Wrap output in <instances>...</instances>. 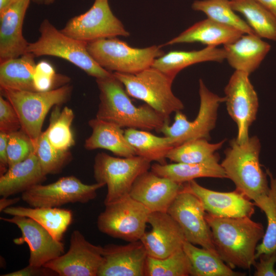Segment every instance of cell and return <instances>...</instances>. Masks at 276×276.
Returning a JSON list of instances; mask_svg holds the SVG:
<instances>
[{
  "mask_svg": "<svg viewBox=\"0 0 276 276\" xmlns=\"http://www.w3.org/2000/svg\"><path fill=\"white\" fill-rule=\"evenodd\" d=\"M216 250L233 269H249L254 266L258 242L265 231L262 223L250 217L224 218L205 215Z\"/></svg>",
  "mask_w": 276,
  "mask_h": 276,
  "instance_id": "1",
  "label": "cell"
},
{
  "mask_svg": "<svg viewBox=\"0 0 276 276\" xmlns=\"http://www.w3.org/2000/svg\"><path fill=\"white\" fill-rule=\"evenodd\" d=\"M100 103L96 118L118 126L160 131L167 121L147 104L135 106L123 84L113 75L96 79ZM169 122V121H168Z\"/></svg>",
  "mask_w": 276,
  "mask_h": 276,
  "instance_id": "2",
  "label": "cell"
},
{
  "mask_svg": "<svg viewBox=\"0 0 276 276\" xmlns=\"http://www.w3.org/2000/svg\"><path fill=\"white\" fill-rule=\"evenodd\" d=\"M261 145L257 136L239 143L236 139L230 142L220 164L227 178L231 179L236 190L243 193L257 206L269 194L266 172L261 168L259 155Z\"/></svg>",
  "mask_w": 276,
  "mask_h": 276,
  "instance_id": "3",
  "label": "cell"
},
{
  "mask_svg": "<svg viewBox=\"0 0 276 276\" xmlns=\"http://www.w3.org/2000/svg\"><path fill=\"white\" fill-rule=\"evenodd\" d=\"M40 37L29 43L27 53L35 57L52 56L65 59L96 79L112 75L99 65L88 53L87 42L71 37L58 30L48 19L41 23Z\"/></svg>",
  "mask_w": 276,
  "mask_h": 276,
  "instance_id": "4",
  "label": "cell"
},
{
  "mask_svg": "<svg viewBox=\"0 0 276 276\" xmlns=\"http://www.w3.org/2000/svg\"><path fill=\"white\" fill-rule=\"evenodd\" d=\"M113 75L123 84L128 95L142 100L170 121V116L184 108L172 90L174 80L152 66L134 74L117 72Z\"/></svg>",
  "mask_w": 276,
  "mask_h": 276,
  "instance_id": "5",
  "label": "cell"
},
{
  "mask_svg": "<svg viewBox=\"0 0 276 276\" xmlns=\"http://www.w3.org/2000/svg\"><path fill=\"white\" fill-rule=\"evenodd\" d=\"M161 45L133 48L117 37L87 42L88 53L102 67L112 73L134 74L151 67L164 54Z\"/></svg>",
  "mask_w": 276,
  "mask_h": 276,
  "instance_id": "6",
  "label": "cell"
},
{
  "mask_svg": "<svg viewBox=\"0 0 276 276\" xmlns=\"http://www.w3.org/2000/svg\"><path fill=\"white\" fill-rule=\"evenodd\" d=\"M2 96L11 103L16 111L21 129L30 137L35 148L41 135L42 126L49 111L70 99L72 87L66 84L47 91L1 89Z\"/></svg>",
  "mask_w": 276,
  "mask_h": 276,
  "instance_id": "7",
  "label": "cell"
},
{
  "mask_svg": "<svg viewBox=\"0 0 276 276\" xmlns=\"http://www.w3.org/2000/svg\"><path fill=\"white\" fill-rule=\"evenodd\" d=\"M151 163L137 155L117 157L104 152L98 153L94 160V176L96 182L107 186L104 205L129 196L134 181L150 169Z\"/></svg>",
  "mask_w": 276,
  "mask_h": 276,
  "instance_id": "8",
  "label": "cell"
},
{
  "mask_svg": "<svg viewBox=\"0 0 276 276\" xmlns=\"http://www.w3.org/2000/svg\"><path fill=\"white\" fill-rule=\"evenodd\" d=\"M199 95L200 106L194 120H188L181 111H178L173 124L170 125L169 122H166L160 131L172 140L174 147L194 139H210V132L216 126L219 106L225 102V98L210 91L201 79Z\"/></svg>",
  "mask_w": 276,
  "mask_h": 276,
  "instance_id": "9",
  "label": "cell"
},
{
  "mask_svg": "<svg viewBox=\"0 0 276 276\" xmlns=\"http://www.w3.org/2000/svg\"><path fill=\"white\" fill-rule=\"evenodd\" d=\"M105 206L97 221L101 232L129 242L140 240L150 213L144 205L129 196Z\"/></svg>",
  "mask_w": 276,
  "mask_h": 276,
  "instance_id": "10",
  "label": "cell"
},
{
  "mask_svg": "<svg viewBox=\"0 0 276 276\" xmlns=\"http://www.w3.org/2000/svg\"><path fill=\"white\" fill-rule=\"evenodd\" d=\"M103 183L87 185L74 176L60 178L48 185L38 184L22 193L21 198L31 207H59L69 203H85L97 197Z\"/></svg>",
  "mask_w": 276,
  "mask_h": 276,
  "instance_id": "11",
  "label": "cell"
},
{
  "mask_svg": "<svg viewBox=\"0 0 276 276\" xmlns=\"http://www.w3.org/2000/svg\"><path fill=\"white\" fill-rule=\"evenodd\" d=\"M61 31L86 42L130 35L113 14L108 0H95L88 11L72 18Z\"/></svg>",
  "mask_w": 276,
  "mask_h": 276,
  "instance_id": "12",
  "label": "cell"
},
{
  "mask_svg": "<svg viewBox=\"0 0 276 276\" xmlns=\"http://www.w3.org/2000/svg\"><path fill=\"white\" fill-rule=\"evenodd\" d=\"M249 76L235 71L224 87L227 111L237 126L236 139L240 143L249 137V128L256 119L259 107L258 95Z\"/></svg>",
  "mask_w": 276,
  "mask_h": 276,
  "instance_id": "13",
  "label": "cell"
},
{
  "mask_svg": "<svg viewBox=\"0 0 276 276\" xmlns=\"http://www.w3.org/2000/svg\"><path fill=\"white\" fill-rule=\"evenodd\" d=\"M167 212L182 229L186 240L201 247L217 251L205 212L200 200L184 187L177 195Z\"/></svg>",
  "mask_w": 276,
  "mask_h": 276,
  "instance_id": "14",
  "label": "cell"
},
{
  "mask_svg": "<svg viewBox=\"0 0 276 276\" xmlns=\"http://www.w3.org/2000/svg\"><path fill=\"white\" fill-rule=\"evenodd\" d=\"M103 260V246L88 241L78 230L70 237L67 252L43 266L60 276H97Z\"/></svg>",
  "mask_w": 276,
  "mask_h": 276,
  "instance_id": "15",
  "label": "cell"
},
{
  "mask_svg": "<svg viewBox=\"0 0 276 276\" xmlns=\"http://www.w3.org/2000/svg\"><path fill=\"white\" fill-rule=\"evenodd\" d=\"M1 219L16 225L21 236L14 240L18 245L26 243L30 250L29 264L43 266L48 262L64 254V245L56 239L42 226L31 218L20 216Z\"/></svg>",
  "mask_w": 276,
  "mask_h": 276,
  "instance_id": "16",
  "label": "cell"
},
{
  "mask_svg": "<svg viewBox=\"0 0 276 276\" xmlns=\"http://www.w3.org/2000/svg\"><path fill=\"white\" fill-rule=\"evenodd\" d=\"M148 224L151 229L145 231L140 239L148 256L163 258L182 248L186 240L183 233L167 212H150Z\"/></svg>",
  "mask_w": 276,
  "mask_h": 276,
  "instance_id": "17",
  "label": "cell"
},
{
  "mask_svg": "<svg viewBox=\"0 0 276 276\" xmlns=\"http://www.w3.org/2000/svg\"><path fill=\"white\" fill-rule=\"evenodd\" d=\"M184 187L194 194L202 203L205 212L224 218L251 217L255 204L240 192H222L206 189L195 180L184 183Z\"/></svg>",
  "mask_w": 276,
  "mask_h": 276,
  "instance_id": "18",
  "label": "cell"
},
{
  "mask_svg": "<svg viewBox=\"0 0 276 276\" xmlns=\"http://www.w3.org/2000/svg\"><path fill=\"white\" fill-rule=\"evenodd\" d=\"M147 257L140 240L125 245H106L97 276H145Z\"/></svg>",
  "mask_w": 276,
  "mask_h": 276,
  "instance_id": "19",
  "label": "cell"
},
{
  "mask_svg": "<svg viewBox=\"0 0 276 276\" xmlns=\"http://www.w3.org/2000/svg\"><path fill=\"white\" fill-rule=\"evenodd\" d=\"M183 183L147 171L134 181L129 196L144 205L150 212H166L182 190Z\"/></svg>",
  "mask_w": 276,
  "mask_h": 276,
  "instance_id": "20",
  "label": "cell"
},
{
  "mask_svg": "<svg viewBox=\"0 0 276 276\" xmlns=\"http://www.w3.org/2000/svg\"><path fill=\"white\" fill-rule=\"evenodd\" d=\"M31 0H16L0 13V61L27 53L29 42L22 33L25 16Z\"/></svg>",
  "mask_w": 276,
  "mask_h": 276,
  "instance_id": "21",
  "label": "cell"
},
{
  "mask_svg": "<svg viewBox=\"0 0 276 276\" xmlns=\"http://www.w3.org/2000/svg\"><path fill=\"white\" fill-rule=\"evenodd\" d=\"M226 59L236 71L250 75L260 66L271 49L255 34H244L235 41L223 45Z\"/></svg>",
  "mask_w": 276,
  "mask_h": 276,
  "instance_id": "22",
  "label": "cell"
},
{
  "mask_svg": "<svg viewBox=\"0 0 276 276\" xmlns=\"http://www.w3.org/2000/svg\"><path fill=\"white\" fill-rule=\"evenodd\" d=\"M244 34L235 28L207 18L194 24L164 45L200 42L216 47L233 42Z\"/></svg>",
  "mask_w": 276,
  "mask_h": 276,
  "instance_id": "23",
  "label": "cell"
},
{
  "mask_svg": "<svg viewBox=\"0 0 276 276\" xmlns=\"http://www.w3.org/2000/svg\"><path fill=\"white\" fill-rule=\"evenodd\" d=\"M34 151L25 160L8 168L0 177V195L2 197L24 192L46 179Z\"/></svg>",
  "mask_w": 276,
  "mask_h": 276,
  "instance_id": "24",
  "label": "cell"
},
{
  "mask_svg": "<svg viewBox=\"0 0 276 276\" xmlns=\"http://www.w3.org/2000/svg\"><path fill=\"white\" fill-rule=\"evenodd\" d=\"M88 124L91 133L85 141L84 147L86 150L104 149L122 157L136 155L121 127L96 118L90 120Z\"/></svg>",
  "mask_w": 276,
  "mask_h": 276,
  "instance_id": "25",
  "label": "cell"
},
{
  "mask_svg": "<svg viewBox=\"0 0 276 276\" xmlns=\"http://www.w3.org/2000/svg\"><path fill=\"white\" fill-rule=\"evenodd\" d=\"M225 59L223 48L207 46L199 50L170 51L155 59L151 66L174 80L180 71L189 66L205 61L222 62Z\"/></svg>",
  "mask_w": 276,
  "mask_h": 276,
  "instance_id": "26",
  "label": "cell"
},
{
  "mask_svg": "<svg viewBox=\"0 0 276 276\" xmlns=\"http://www.w3.org/2000/svg\"><path fill=\"white\" fill-rule=\"evenodd\" d=\"M3 212L12 216H20L32 219L58 241H61L73 220V213L70 210L58 207L9 206Z\"/></svg>",
  "mask_w": 276,
  "mask_h": 276,
  "instance_id": "27",
  "label": "cell"
},
{
  "mask_svg": "<svg viewBox=\"0 0 276 276\" xmlns=\"http://www.w3.org/2000/svg\"><path fill=\"white\" fill-rule=\"evenodd\" d=\"M35 57L32 53H27L1 62V89L36 91L33 82Z\"/></svg>",
  "mask_w": 276,
  "mask_h": 276,
  "instance_id": "28",
  "label": "cell"
},
{
  "mask_svg": "<svg viewBox=\"0 0 276 276\" xmlns=\"http://www.w3.org/2000/svg\"><path fill=\"white\" fill-rule=\"evenodd\" d=\"M150 170L158 176L169 178L179 183H184L200 177L227 178L219 161L200 164L174 163L164 165L155 163Z\"/></svg>",
  "mask_w": 276,
  "mask_h": 276,
  "instance_id": "29",
  "label": "cell"
},
{
  "mask_svg": "<svg viewBox=\"0 0 276 276\" xmlns=\"http://www.w3.org/2000/svg\"><path fill=\"white\" fill-rule=\"evenodd\" d=\"M182 249L190 263L192 276H243L227 265L217 251L199 248L186 240Z\"/></svg>",
  "mask_w": 276,
  "mask_h": 276,
  "instance_id": "30",
  "label": "cell"
},
{
  "mask_svg": "<svg viewBox=\"0 0 276 276\" xmlns=\"http://www.w3.org/2000/svg\"><path fill=\"white\" fill-rule=\"evenodd\" d=\"M124 134L136 155L150 162L154 161L162 165L167 164V155L174 147L169 137L157 136L147 130L127 128Z\"/></svg>",
  "mask_w": 276,
  "mask_h": 276,
  "instance_id": "31",
  "label": "cell"
},
{
  "mask_svg": "<svg viewBox=\"0 0 276 276\" xmlns=\"http://www.w3.org/2000/svg\"><path fill=\"white\" fill-rule=\"evenodd\" d=\"M232 9L241 13L261 38L276 41V18L257 0H230Z\"/></svg>",
  "mask_w": 276,
  "mask_h": 276,
  "instance_id": "32",
  "label": "cell"
},
{
  "mask_svg": "<svg viewBox=\"0 0 276 276\" xmlns=\"http://www.w3.org/2000/svg\"><path fill=\"white\" fill-rule=\"evenodd\" d=\"M225 140L217 143H210L205 139H197L187 141L173 147L167 158L174 163L200 164L219 161L216 151L221 148Z\"/></svg>",
  "mask_w": 276,
  "mask_h": 276,
  "instance_id": "33",
  "label": "cell"
},
{
  "mask_svg": "<svg viewBox=\"0 0 276 276\" xmlns=\"http://www.w3.org/2000/svg\"><path fill=\"white\" fill-rule=\"evenodd\" d=\"M192 8L204 13L210 19L235 28L244 34H256L247 22L235 13L229 0H196Z\"/></svg>",
  "mask_w": 276,
  "mask_h": 276,
  "instance_id": "34",
  "label": "cell"
},
{
  "mask_svg": "<svg viewBox=\"0 0 276 276\" xmlns=\"http://www.w3.org/2000/svg\"><path fill=\"white\" fill-rule=\"evenodd\" d=\"M58 106L52 111L50 124L44 131L53 146L61 151H68L75 144L71 128L74 113L68 107L60 110Z\"/></svg>",
  "mask_w": 276,
  "mask_h": 276,
  "instance_id": "35",
  "label": "cell"
},
{
  "mask_svg": "<svg viewBox=\"0 0 276 276\" xmlns=\"http://www.w3.org/2000/svg\"><path fill=\"white\" fill-rule=\"evenodd\" d=\"M266 172L270 178L269 194L257 206L265 213L267 225L261 243L256 247V260L262 254L276 252V177L269 169Z\"/></svg>",
  "mask_w": 276,
  "mask_h": 276,
  "instance_id": "36",
  "label": "cell"
},
{
  "mask_svg": "<svg viewBox=\"0 0 276 276\" xmlns=\"http://www.w3.org/2000/svg\"><path fill=\"white\" fill-rule=\"evenodd\" d=\"M190 263L182 248L163 258L148 256L145 276L190 275Z\"/></svg>",
  "mask_w": 276,
  "mask_h": 276,
  "instance_id": "37",
  "label": "cell"
},
{
  "mask_svg": "<svg viewBox=\"0 0 276 276\" xmlns=\"http://www.w3.org/2000/svg\"><path fill=\"white\" fill-rule=\"evenodd\" d=\"M35 152L46 175L60 172L72 160V154L69 150L61 151L51 145L45 131H42L39 137Z\"/></svg>",
  "mask_w": 276,
  "mask_h": 276,
  "instance_id": "38",
  "label": "cell"
},
{
  "mask_svg": "<svg viewBox=\"0 0 276 276\" xmlns=\"http://www.w3.org/2000/svg\"><path fill=\"white\" fill-rule=\"evenodd\" d=\"M70 79L56 73L53 65L46 61L36 64L34 75V86L36 91H47L66 84Z\"/></svg>",
  "mask_w": 276,
  "mask_h": 276,
  "instance_id": "39",
  "label": "cell"
},
{
  "mask_svg": "<svg viewBox=\"0 0 276 276\" xmlns=\"http://www.w3.org/2000/svg\"><path fill=\"white\" fill-rule=\"evenodd\" d=\"M35 150L32 141L21 129L11 133L7 148L8 167L25 160Z\"/></svg>",
  "mask_w": 276,
  "mask_h": 276,
  "instance_id": "40",
  "label": "cell"
},
{
  "mask_svg": "<svg viewBox=\"0 0 276 276\" xmlns=\"http://www.w3.org/2000/svg\"><path fill=\"white\" fill-rule=\"evenodd\" d=\"M21 128L18 116L11 103L0 97V132L10 134Z\"/></svg>",
  "mask_w": 276,
  "mask_h": 276,
  "instance_id": "41",
  "label": "cell"
},
{
  "mask_svg": "<svg viewBox=\"0 0 276 276\" xmlns=\"http://www.w3.org/2000/svg\"><path fill=\"white\" fill-rule=\"evenodd\" d=\"M256 262L254 266L256 270L255 276H276V269L274 265L276 263V252L260 255Z\"/></svg>",
  "mask_w": 276,
  "mask_h": 276,
  "instance_id": "42",
  "label": "cell"
},
{
  "mask_svg": "<svg viewBox=\"0 0 276 276\" xmlns=\"http://www.w3.org/2000/svg\"><path fill=\"white\" fill-rule=\"evenodd\" d=\"M57 275L53 270L44 266L29 265L23 269L2 275V276H36Z\"/></svg>",
  "mask_w": 276,
  "mask_h": 276,
  "instance_id": "43",
  "label": "cell"
},
{
  "mask_svg": "<svg viewBox=\"0 0 276 276\" xmlns=\"http://www.w3.org/2000/svg\"><path fill=\"white\" fill-rule=\"evenodd\" d=\"M9 134L0 132V173L1 176L8 169L7 148Z\"/></svg>",
  "mask_w": 276,
  "mask_h": 276,
  "instance_id": "44",
  "label": "cell"
},
{
  "mask_svg": "<svg viewBox=\"0 0 276 276\" xmlns=\"http://www.w3.org/2000/svg\"><path fill=\"white\" fill-rule=\"evenodd\" d=\"M276 18V0H257Z\"/></svg>",
  "mask_w": 276,
  "mask_h": 276,
  "instance_id": "45",
  "label": "cell"
},
{
  "mask_svg": "<svg viewBox=\"0 0 276 276\" xmlns=\"http://www.w3.org/2000/svg\"><path fill=\"white\" fill-rule=\"evenodd\" d=\"M20 200L19 198H8L7 197H2L0 199V211H3L10 205L15 204Z\"/></svg>",
  "mask_w": 276,
  "mask_h": 276,
  "instance_id": "46",
  "label": "cell"
},
{
  "mask_svg": "<svg viewBox=\"0 0 276 276\" xmlns=\"http://www.w3.org/2000/svg\"><path fill=\"white\" fill-rule=\"evenodd\" d=\"M16 0H0V13L8 8Z\"/></svg>",
  "mask_w": 276,
  "mask_h": 276,
  "instance_id": "47",
  "label": "cell"
},
{
  "mask_svg": "<svg viewBox=\"0 0 276 276\" xmlns=\"http://www.w3.org/2000/svg\"><path fill=\"white\" fill-rule=\"evenodd\" d=\"M55 0H43V3L49 5L54 2Z\"/></svg>",
  "mask_w": 276,
  "mask_h": 276,
  "instance_id": "48",
  "label": "cell"
},
{
  "mask_svg": "<svg viewBox=\"0 0 276 276\" xmlns=\"http://www.w3.org/2000/svg\"><path fill=\"white\" fill-rule=\"evenodd\" d=\"M32 1L38 4L43 3V0H32Z\"/></svg>",
  "mask_w": 276,
  "mask_h": 276,
  "instance_id": "49",
  "label": "cell"
}]
</instances>
